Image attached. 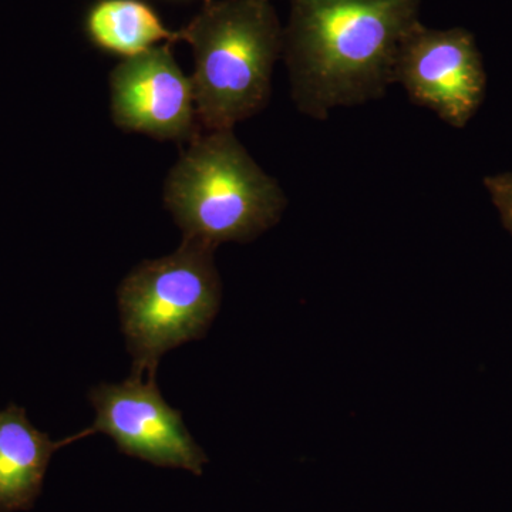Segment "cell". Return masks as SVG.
Masks as SVG:
<instances>
[{"label":"cell","mask_w":512,"mask_h":512,"mask_svg":"<svg viewBox=\"0 0 512 512\" xmlns=\"http://www.w3.org/2000/svg\"><path fill=\"white\" fill-rule=\"evenodd\" d=\"M178 32L194 53L191 82L202 130H234L264 109L284 49L271 0H205Z\"/></svg>","instance_id":"obj_2"},{"label":"cell","mask_w":512,"mask_h":512,"mask_svg":"<svg viewBox=\"0 0 512 512\" xmlns=\"http://www.w3.org/2000/svg\"><path fill=\"white\" fill-rule=\"evenodd\" d=\"M83 437L80 433L55 443L30 423L22 407L10 404L0 410V512L29 510L53 453Z\"/></svg>","instance_id":"obj_8"},{"label":"cell","mask_w":512,"mask_h":512,"mask_svg":"<svg viewBox=\"0 0 512 512\" xmlns=\"http://www.w3.org/2000/svg\"><path fill=\"white\" fill-rule=\"evenodd\" d=\"M483 184L504 228L512 235V171L487 175Z\"/></svg>","instance_id":"obj_10"},{"label":"cell","mask_w":512,"mask_h":512,"mask_svg":"<svg viewBox=\"0 0 512 512\" xmlns=\"http://www.w3.org/2000/svg\"><path fill=\"white\" fill-rule=\"evenodd\" d=\"M90 39L104 52L131 59L180 40V32L165 28L156 10L143 0H100L87 15Z\"/></svg>","instance_id":"obj_9"},{"label":"cell","mask_w":512,"mask_h":512,"mask_svg":"<svg viewBox=\"0 0 512 512\" xmlns=\"http://www.w3.org/2000/svg\"><path fill=\"white\" fill-rule=\"evenodd\" d=\"M420 9L421 0H291L282 53L299 111L325 120L382 99Z\"/></svg>","instance_id":"obj_1"},{"label":"cell","mask_w":512,"mask_h":512,"mask_svg":"<svg viewBox=\"0 0 512 512\" xmlns=\"http://www.w3.org/2000/svg\"><path fill=\"white\" fill-rule=\"evenodd\" d=\"M214 248L184 239L174 254L138 265L119 289L133 375L156 377L168 350L201 339L220 309Z\"/></svg>","instance_id":"obj_4"},{"label":"cell","mask_w":512,"mask_h":512,"mask_svg":"<svg viewBox=\"0 0 512 512\" xmlns=\"http://www.w3.org/2000/svg\"><path fill=\"white\" fill-rule=\"evenodd\" d=\"M171 45L124 59L111 72V116L126 131L157 140L191 141L202 133L194 87Z\"/></svg>","instance_id":"obj_7"},{"label":"cell","mask_w":512,"mask_h":512,"mask_svg":"<svg viewBox=\"0 0 512 512\" xmlns=\"http://www.w3.org/2000/svg\"><path fill=\"white\" fill-rule=\"evenodd\" d=\"M168 175L164 201L184 239L217 248L274 227L284 191L255 163L234 130L202 131Z\"/></svg>","instance_id":"obj_3"},{"label":"cell","mask_w":512,"mask_h":512,"mask_svg":"<svg viewBox=\"0 0 512 512\" xmlns=\"http://www.w3.org/2000/svg\"><path fill=\"white\" fill-rule=\"evenodd\" d=\"M394 83L444 123L466 127L483 104L487 89L476 37L463 28L430 29L419 23L400 47Z\"/></svg>","instance_id":"obj_5"},{"label":"cell","mask_w":512,"mask_h":512,"mask_svg":"<svg viewBox=\"0 0 512 512\" xmlns=\"http://www.w3.org/2000/svg\"><path fill=\"white\" fill-rule=\"evenodd\" d=\"M131 375L120 384L103 383L90 392L96 420L84 436L103 433L121 453L160 467L200 474L207 457L192 439L183 416L168 406L156 377Z\"/></svg>","instance_id":"obj_6"}]
</instances>
